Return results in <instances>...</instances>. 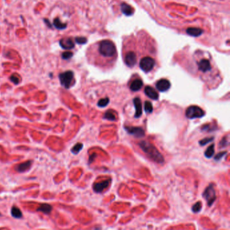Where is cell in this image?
Returning <instances> with one entry per match:
<instances>
[{"label": "cell", "mask_w": 230, "mask_h": 230, "mask_svg": "<svg viewBox=\"0 0 230 230\" xmlns=\"http://www.w3.org/2000/svg\"><path fill=\"white\" fill-rule=\"evenodd\" d=\"M87 57L90 63L99 68L107 69L115 64L118 59V51L112 41L103 39L89 47Z\"/></svg>", "instance_id": "1"}, {"label": "cell", "mask_w": 230, "mask_h": 230, "mask_svg": "<svg viewBox=\"0 0 230 230\" xmlns=\"http://www.w3.org/2000/svg\"><path fill=\"white\" fill-rule=\"evenodd\" d=\"M122 52L124 62L128 67L134 68L138 63V47L134 35H131L124 39Z\"/></svg>", "instance_id": "2"}, {"label": "cell", "mask_w": 230, "mask_h": 230, "mask_svg": "<svg viewBox=\"0 0 230 230\" xmlns=\"http://www.w3.org/2000/svg\"><path fill=\"white\" fill-rule=\"evenodd\" d=\"M139 146L151 160L157 163H163L164 162V157L155 146L151 143L143 141L139 143Z\"/></svg>", "instance_id": "3"}, {"label": "cell", "mask_w": 230, "mask_h": 230, "mask_svg": "<svg viewBox=\"0 0 230 230\" xmlns=\"http://www.w3.org/2000/svg\"><path fill=\"white\" fill-rule=\"evenodd\" d=\"M193 58L198 72L203 74H208L214 69L213 66V63L214 62L208 57L200 55L198 52L197 54H194Z\"/></svg>", "instance_id": "4"}, {"label": "cell", "mask_w": 230, "mask_h": 230, "mask_svg": "<svg viewBox=\"0 0 230 230\" xmlns=\"http://www.w3.org/2000/svg\"><path fill=\"white\" fill-rule=\"evenodd\" d=\"M155 63L156 61L153 57L144 56L139 60V67L143 72L147 73L153 69Z\"/></svg>", "instance_id": "5"}, {"label": "cell", "mask_w": 230, "mask_h": 230, "mask_svg": "<svg viewBox=\"0 0 230 230\" xmlns=\"http://www.w3.org/2000/svg\"><path fill=\"white\" fill-rule=\"evenodd\" d=\"M74 72L71 70L66 71L64 72L60 73L59 74V79H60V84L66 89H70L72 86V84L74 81Z\"/></svg>", "instance_id": "6"}, {"label": "cell", "mask_w": 230, "mask_h": 230, "mask_svg": "<svg viewBox=\"0 0 230 230\" xmlns=\"http://www.w3.org/2000/svg\"><path fill=\"white\" fill-rule=\"evenodd\" d=\"M205 111L198 106H190L186 111V116L189 119L200 118L205 115Z\"/></svg>", "instance_id": "7"}, {"label": "cell", "mask_w": 230, "mask_h": 230, "mask_svg": "<svg viewBox=\"0 0 230 230\" xmlns=\"http://www.w3.org/2000/svg\"><path fill=\"white\" fill-rule=\"evenodd\" d=\"M203 196L205 198V200H207L208 205L211 206L215 200V199H216V194H215V190L214 187H213V184H210L205 189Z\"/></svg>", "instance_id": "8"}, {"label": "cell", "mask_w": 230, "mask_h": 230, "mask_svg": "<svg viewBox=\"0 0 230 230\" xmlns=\"http://www.w3.org/2000/svg\"><path fill=\"white\" fill-rule=\"evenodd\" d=\"M125 130L130 134H132L136 138H142L144 136V131L140 127H125Z\"/></svg>", "instance_id": "9"}, {"label": "cell", "mask_w": 230, "mask_h": 230, "mask_svg": "<svg viewBox=\"0 0 230 230\" xmlns=\"http://www.w3.org/2000/svg\"><path fill=\"white\" fill-rule=\"evenodd\" d=\"M59 43H60V45L61 48L66 49V50H70V49L74 48L75 47V44L74 41H73V39L70 37L63 38Z\"/></svg>", "instance_id": "10"}, {"label": "cell", "mask_w": 230, "mask_h": 230, "mask_svg": "<svg viewBox=\"0 0 230 230\" xmlns=\"http://www.w3.org/2000/svg\"><path fill=\"white\" fill-rule=\"evenodd\" d=\"M170 82L167 79H161L156 84V88L161 92L167 91L170 89Z\"/></svg>", "instance_id": "11"}, {"label": "cell", "mask_w": 230, "mask_h": 230, "mask_svg": "<svg viewBox=\"0 0 230 230\" xmlns=\"http://www.w3.org/2000/svg\"><path fill=\"white\" fill-rule=\"evenodd\" d=\"M110 182H111V179H108L101 182L95 183L93 186L94 191L96 192L97 193H101V192H103L105 188H107L109 185L110 184Z\"/></svg>", "instance_id": "12"}, {"label": "cell", "mask_w": 230, "mask_h": 230, "mask_svg": "<svg viewBox=\"0 0 230 230\" xmlns=\"http://www.w3.org/2000/svg\"><path fill=\"white\" fill-rule=\"evenodd\" d=\"M133 103L136 109V113H135V118H140L143 114V107H142V103L141 99L138 97H136L134 99Z\"/></svg>", "instance_id": "13"}, {"label": "cell", "mask_w": 230, "mask_h": 230, "mask_svg": "<svg viewBox=\"0 0 230 230\" xmlns=\"http://www.w3.org/2000/svg\"><path fill=\"white\" fill-rule=\"evenodd\" d=\"M32 161H27L25 162L20 163V164L17 165L15 167V169L16 172H18L19 173H22V172H25L26 171H27L28 169H30V167H31L32 165Z\"/></svg>", "instance_id": "14"}, {"label": "cell", "mask_w": 230, "mask_h": 230, "mask_svg": "<svg viewBox=\"0 0 230 230\" xmlns=\"http://www.w3.org/2000/svg\"><path fill=\"white\" fill-rule=\"evenodd\" d=\"M144 93L149 98L153 100H157L159 99V94L153 87L147 86L144 89Z\"/></svg>", "instance_id": "15"}, {"label": "cell", "mask_w": 230, "mask_h": 230, "mask_svg": "<svg viewBox=\"0 0 230 230\" xmlns=\"http://www.w3.org/2000/svg\"><path fill=\"white\" fill-rule=\"evenodd\" d=\"M143 86V82L141 79H135L130 84V89L132 91H138Z\"/></svg>", "instance_id": "16"}, {"label": "cell", "mask_w": 230, "mask_h": 230, "mask_svg": "<svg viewBox=\"0 0 230 230\" xmlns=\"http://www.w3.org/2000/svg\"><path fill=\"white\" fill-rule=\"evenodd\" d=\"M203 30L200 29V28H187L186 30V32L187 34L190 35V36H193V37H198L200 36V35H202L203 33Z\"/></svg>", "instance_id": "17"}, {"label": "cell", "mask_w": 230, "mask_h": 230, "mask_svg": "<svg viewBox=\"0 0 230 230\" xmlns=\"http://www.w3.org/2000/svg\"><path fill=\"white\" fill-rule=\"evenodd\" d=\"M121 9L122 12L126 16H130L133 14V9L132 7L125 3H122L121 5Z\"/></svg>", "instance_id": "18"}, {"label": "cell", "mask_w": 230, "mask_h": 230, "mask_svg": "<svg viewBox=\"0 0 230 230\" xmlns=\"http://www.w3.org/2000/svg\"><path fill=\"white\" fill-rule=\"evenodd\" d=\"M38 211H41L42 213H44L45 214H49L52 211V207L47 203L41 204V206L37 208Z\"/></svg>", "instance_id": "19"}, {"label": "cell", "mask_w": 230, "mask_h": 230, "mask_svg": "<svg viewBox=\"0 0 230 230\" xmlns=\"http://www.w3.org/2000/svg\"><path fill=\"white\" fill-rule=\"evenodd\" d=\"M53 26L56 27V28L59 30H63L65 29L67 27V24L63 23L61 22V20L58 18H56L53 20Z\"/></svg>", "instance_id": "20"}, {"label": "cell", "mask_w": 230, "mask_h": 230, "mask_svg": "<svg viewBox=\"0 0 230 230\" xmlns=\"http://www.w3.org/2000/svg\"><path fill=\"white\" fill-rule=\"evenodd\" d=\"M11 215H12V217L16 219H20L22 217V213L20 210V208L17 207H12L11 209Z\"/></svg>", "instance_id": "21"}, {"label": "cell", "mask_w": 230, "mask_h": 230, "mask_svg": "<svg viewBox=\"0 0 230 230\" xmlns=\"http://www.w3.org/2000/svg\"><path fill=\"white\" fill-rule=\"evenodd\" d=\"M214 148H215V145L213 144L208 146L205 153V155L206 157H207V158L212 157L213 155H214V153H215Z\"/></svg>", "instance_id": "22"}, {"label": "cell", "mask_w": 230, "mask_h": 230, "mask_svg": "<svg viewBox=\"0 0 230 230\" xmlns=\"http://www.w3.org/2000/svg\"><path fill=\"white\" fill-rule=\"evenodd\" d=\"M104 119H107L110 121H115L116 118L115 115L113 114V113L110 110H108L103 115Z\"/></svg>", "instance_id": "23"}, {"label": "cell", "mask_w": 230, "mask_h": 230, "mask_svg": "<svg viewBox=\"0 0 230 230\" xmlns=\"http://www.w3.org/2000/svg\"><path fill=\"white\" fill-rule=\"evenodd\" d=\"M153 110V105L150 101H145L144 103V111H146L147 113H152Z\"/></svg>", "instance_id": "24"}, {"label": "cell", "mask_w": 230, "mask_h": 230, "mask_svg": "<svg viewBox=\"0 0 230 230\" xmlns=\"http://www.w3.org/2000/svg\"><path fill=\"white\" fill-rule=\"evenodd\" d=\"M109 103H110V99H109L108 97H106V98L100 99V100L99 101L98 103H97V105H98L99 107H104L107 105Z\"/></svg>", "instance_id": "25"}, {"label": "cell", "mask_w": 230, "mask_h": 230, "mask_svg": "<svg viewBox=\"0 0 230 230\" xmlns=\"http://www.w3.org/2000/svg\"><path fill=\"white\" fill-rule=\"evenodd\" d=\"M82 147H83V144L82 143H77L74 147L72 149V153L75 154V155H76V154H78L80 151L82 150Z\"/></svg>", "instance_id": "26"}, {"label": "cell", "mask_w": 230, "mask_h": 230, "mask_svg": "<svg viewBox=\"0 0 230 230\" xmlns=\"http://www.w3.org/2000/svg\"><path fill=\"white\" fill-rule=\"evenodd\" d=\"M201 208H202V203L200 201H199V202L194 204L193 208H192V210L193 211L194 213H198L201 210Z\"/></svg>", "instance_id": "27"}, {"label": "cell", "mask_w": 230, "mask_h": 230, "mask_svg": "<svg viewBox=\"0 0 230 230\" xmlns=\"http://www.w3.org/2000/svg\"><path fill=\"white\" fill-rule=\"evenodd\" d=\"M73 56V53L71 51H65L63 52L61 55V58L65 60H70L71 58H72Z\"/></svg>", "instance_id": "28"}, {"label": "cell", "mask_w": 230, "mask_h": 230, "mask_svg": "<svg viewBox=\"0 0 230 230\" xmlns=\"http://www.w3.org/2000/svg\"><path fill=\"white\" fill-rule=\"evenodd\" d=\"M75 41L76 43L79 44V45H84L85 43H87V38L85 37H78L75 38Z\"/></svg>", "instance_id": "29"}, {"label": "cell", "mask_w": 230, "mask_h": 230, "mask_svg": "<svg viewBox=\"0 0 230 230\" xmlns=\"http://www.w3.org/2000/svg\"><path fill=\"white\" fill-rule=\"evenodd\" d=\"M213 140H214V137H211V138H206L203 139L202 141H200L199 142V144H200L201 146H205L206 144L211 143L212 142Z\"/></svg>", "instance_id": "30"}, {"label": "cell", "mask_w": 230, "mask_h": 230, "mask_svg": "<svg viewBox=\"0 0 230 230\" xmlns=\"http://www.w3.org/2000/svg\"><path fill=\"white\" fill-rule=\"evenodd\" d=\"M226 154H227L226 151H224V152L218 153L217 155L215 156V159L217 160V161L220 160L223 157V156H224L225 155H226Z\"/></svg>", "instance_id": "31"}, {"label": "cell", "mask_w": 230, "mask_h": 230, "mask_svg": "<svg viewBox=\"0 0 230 230\" xmlns=\"http://www.w3.org/2000/svg\"><path fill=\"white\" fill-rule=\"evenodd\" d=\"M10 80H11L12 82H13L14 84H18V83H19V82H20V80H19V78L17 76H16L15 75L11 76Z\"/></svg>", "instance_id": "32"}, {"label": "cell", "mask_w": 230, "mask_h": 230, "mask_svg": "<svg viewBox=\"0 0 230 230\" xmlns=\"http://www.w3.org/2000/svg\"><path fill=\"white\" fill-rule=\"evenodd\" d=\"M1 213H0V216H1Z\"/></svg>", "instance_id": "33"}]
</instances>
